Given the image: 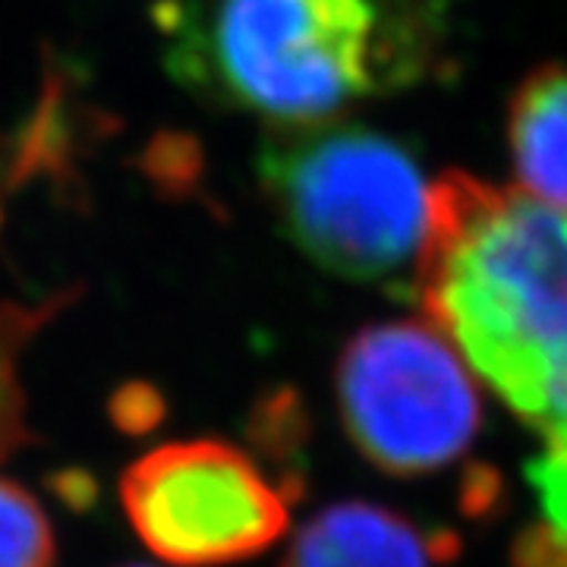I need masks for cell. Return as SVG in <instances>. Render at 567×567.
Masks as SVG:
<instances>
[{
	"label": "cell",
	"mask_w": 567,
	"mask_h": 567,
	"mask_svg": "<svg viewBox=\"0 0 567 567\" xmlns=\"http://www.w3.org/2000/svg\"><path fill=\"white\" fill-rule=\"evenodd\" d=\"M121 502L148 551L177 567H224L262 555L290 524L287 492L227 442H177L123 473Z\"/></svg>",
	"instance_id": "5b68a950"
},
{
	"label": "cell",
	"mask_w": 567,
	"mask_h": 567,
	"mask_svg": "<svg viewBox=\"0 0 567 567\" xmlns=\"http://www.w3.org/2000/svg\"><path fill=\"white\" fill-rule=\"evenodd\" d=\"M58 543L41 505L10 480H0V567H54Z\"/></svg>",
	"instance_id": "9c48e42d"
},
{
	"label": "cell",
	"mask_w": 567,
	"mask_h": 567,
	"mask_svg": "<svg viewBox=\"0 0 567 567\" xmlns=\"http://www.w3.org/2000/svg\"><path fill=\"white\" fill-rule=\"evenodd\" d=\"M164 39L174 80L271 126L331 121L429 66L420 22L391 0H189Z\"/></svg>",
	"instance_id": "7a4b0ae2"
},
{
	"label": "cell",
	"mask_w": 567,
	"mask_h": 567,
	"mask_svg": "<svg viewBox=\"0 0 567 567\" xmlns=\"http://www.w3.org/2000/svg\"><path fill=\"white\" fill-rule=\"evenodd\" d=\"M133 567H136V565H133Z\"/></svg>",
	"instance_id": "8fae6325"
},
{
	"label": "cell",
	"mask_w": 567,
	"mask_h": 567,
	"mask_svg": "<svg viewBox=\"0 0 567 567\" xmlns=\"http://www.w3.org/2000/svg\"><path fill=\"white\" fill-rule=\"evenodd\" d=\"M350 442L391 476H425L473 445L483 404L464 357L432 324H369L338 363Z\"/></svg>",
	"instance_id": "277c9868"
},
{
	"label": "cell",
	"mask_w": 567,
	"mask_h": 567,
	"mask_svg": "<svg viewBox=\"0 0 567 567\" xmlns=\"http://www.w3.org/2000/svg\"><path fill=\"white\" fill-rule=\"evenodd\" d=\"M259 183L309 262L353 284L416 275L429 183L404 142L357 121L268 126Z\"/></svg>",
	"instance_id": "3957f363"
},
{
	"label": "cell",
	"mask_w": 567,
	"mask_h": 567,
	"mask_svg": "<svg viewBox=\"0 0 567 567\" xmlns=\"http://www.w3.org/2000/svg\"><path fill=\"white\" fill-rule=\"evenodd\" d=\"M439 543L388 507L341 502L297 533L284 567H435Z\"/></svg>",
	"instance_id": "8992f818"
},
{
	"label": "cell",
	"mask_w": 567,
	"mask_h": 567,
	"mask_svg": "<svg viewBox=\"0 0 567 567\" xmlns=\"http://www.w3.org/2000/svg\"><path fill=\"white\" fill-rule=\"evenodd\" d=\"M505 133L520 189L567 215V63L524 76L507 104Z\"/></svg>",
	"instance_id": "52a82bcc"
},
{
	"label": "cell",
	"mask_w": 567,
	"mask_h": 567,
	"mask_svg": "<svg viewBox=\"0 0 567 567\" xmlns=\"http://www.w3.org/2000/svg\"><path fill=\"white\" fill-rule=\"evenodd\" d=\"M111 420L126 435H145L164 420V398L158 388L145 382H130L111 398Z\"/></svg>",
	"instance_id": "30bf717a"
},
{
	"label": "cell",
	"mask_w": 567,
	"mask_h": 567,
	"mask_svg": "<svg viewBox=\"0 0 567 567\" xmlns=\"http://www.w3.org/2000/svg\"><path fill=\"white\" fill-rule=\"evenodd\" d=\"M73 303V293H54L41 303L0 300V461L13 457L32 442L25 420L22 357L48 324Z\"/></svg>",
	"instance_id": "ba28073f"
},
{
	"label": "cell",
	"mask_w": 567,
	"mask_h": 567,
	"mask_svg": "<svg viewBox=\"0 0 567 567\" xmlns=\"http://www.w3.org/2000/svg\"><path fill=\"white\" fill-rule=\"evenodd\" d=\"M429 324L551 451H567V215L466 171L429 183L413 275Z\"/></svg>",
	"instance_id": "6da1fadb"
}]
</instances>
